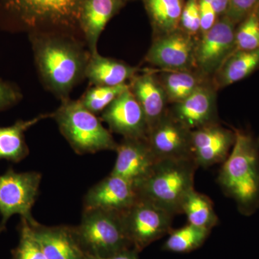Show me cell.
Here are the masks:
<instances>
[{
  "label": "cell",
  "instance_id": "1",
  "mask_svg": "<svg viewBox=\"0 0 259 259\" xmlns=\"http://www.w3.org/2000/svg\"><path fill=\"white\" fill-rule=\"evenodd\" d=\"M40 81L60 100L85 79L90 51L81 37L61 32L29 34Z\"/></svg>",
  "mask_w": 259,
  "mask_h": 259
},
{
  "label": "cell",
  "instance_id": "2",
  "mask_svg": "<svg viewBox=\"0 0 259 259\" xmlns=\"http://www.w3.org/2000/svg\"><path fill=\"white\" fill-rule=\"evenodd\" d=\"M84 0H0V26L28 34L61 32L83 39L79 27ZM85 42V41H84Z\"/></svg>",
  "mask_w": 259,
  "mask_h": 259
},
{
  "label": "cell",
  "instance_id": "3",
  "mask_svg": "<svg viewBox=\"0 0 259 259\" xmlns=\"http://www.w3.org/2000/svg\"><path fill=\"white\" fill-rule=\"evenodd\" d=\"M234 131L236 141L223 163L218 182L240 212L249 216L259 207V143L249 132Z\"/></svg>",
  "mask_w": 259,
  "mask_h": 259
},
{
  "label": "cell",
  "instance_id": "4",
  "mask_svg": "<svg viewBox=\"0 0 259 259\" xmlns=\"http://www.w3.org/2000/svg\"><path fill=\"white\" fill-rule=\"evenodd\" d=\"M197 168L192 158L159 160L151 173L135 186L138 196L175 216L182 214L184 199L194 189Z\"/></svg>",
  "mask_w": 259,
  "mask_h": 259
},
{
  "label": "cell",
  "instance_id": "5",
  "mask_svg": "<svg viewBox=\"0 0 259 259\" xmlns=\"http://www.w3.org/2000/svg\"><path fill=\"white\" fill-rule=\"evenodd\" d=\"M53 118L73 150L78 154L115 151L117 143L102 120L81 102L70 98L61 100Z\"/></svg>",
  "mask_w": 259,
  "mask_h": 259
},
{
  "label": "cell",
  "instance_id": "6",
  "mask_svg": "<svg viewBox=\"0 0 259 259\" xmlns=\"http://www.w3.org/2000/svg\"><path fill=\"white\" fill-rule=\"evenodd\" d=\"M76 241L88 256L107 258L133 249L122 213L101 209H83L81 222L72 226Z\"/></svg>",
  "mask_w": 259,
  "mask_h": 259
},
{
  "label": "cell",
  "instance_id": "7",
  "mask_svg": "<svg viewBox=\"0 0 259 259\" xmlns=\"http://www.w3.org/2000/svg\"><path fill=\"white\" fill-rule=\"evenodd\" d=\"M41 174L36 171L17 172L9 168L0 175V233L6 229L10 218L19 214L32 222V208L39 194Z\"/></svg>",
  "mask_w": 259,
  "mask_h": 259
},
{
  "label": "cell",
  "instance_id": "8",
  "mask_svg": "<svg viewBox=\"0 0 259 259\" xmlns=\"http://www.w3.org/2000/svg\"><path fill=\"white\" fill-rule=\"evenodd\" d=\"M175 215L156 204L139 198L122 213L124 227L133 249L139 253L171 231Z\"/></svg>",
  "mask_w": 259,
  "mask_h": 259
},
{
  "label": "cell",
  "instance_id": "9",
  "mask_svg": "<svg viewBox=\"0 0 259 259\" xmlns=\"http://www.w3.org/2000/svg\"><path fill=\"white\" fill-rule=\"evenodd\" d=\"M236 25L226 15L218 19L208 31L196 40L194 50L195 69L210 79L227 58L236 50Z\"/></svg>",
  "mask_w": 259,
  "mask_h": 259
},
{
  "label": "cell",
  "instance_id": "10",
  "mask_svg": "<svg viewBox=\"0 0 259 259\" xmlns=\"http://www.w3.org/2000/svg\"><path fill=\"white\" fill-rule=\"evenodd\" d=\"M196 40L180 28L156 36L145 61L161 70H196Z\"/></svg>",
  "mask_w": 259,
  "mask_h": 259
},
{
  "label": "cell",
  "instance_id": "11",
  "mask_svg": "<svg viewBox=\"0 0 259 259\" xmlns=\"http://www.w3.org/2000/svg\"><path fill=\"white\" fill-rule=\"evenodd\" d=\"M191 133L171 115L166 112L149 129L148 142L158 161L164 159L192 158Z\"/></svg>",
  "mask_w": 259,
  "mask_h": 259
},
{
  "label": "cell",
  "instance_id": "12",
  "mask_svg": "<svg viewBox=\"0 0 259 259\" xmlns=\"http://www.w3.org/2000/svg\"><path fill=\"white\" fill-rule=\"evenodd\" d=\"M236 141L234 130L226 128L219 122L191 133V153L197 166L202 168L223 163L229 156Z\"/></svg>",
  "mask_w": 259,
  "mask_h": 259
},
{
  "label": "cell",
  "instance_id": "13",
  "mask_svg": "<svg viewBox=\"0 0 259 259\" xmlns=\"http://www.w3.org/2000/svg\"><path fill=\"white\" fill-rule=\"evenodd\" d=\"M101 120L123 139H147L146 115L130 87L102 112Z\"/></svg>",
  "mask_w": 259,
  "mask_h": 259
},
{
  "label": "cell",
  "instance_id": "14",
  "mask_svg": "<svg viewBox=\"0 0 259 259\" xmlns=\"http://www.w3.org/2000/svg\"><path fill=\"white\" fill-rule=\"evenodd\" d=\"M139 199L134 184L110 174L85 194L83 209H101L122 213Z\"/></svg>",
  "mask_w": 259,
  "mask_h": 259
},
{
  "label": "cell",
  "instance_id": "15",
  "mask_svg": "<svg viewBox=\"0 0 259 259\" xmlns=\"http://www.w3.org/2000/svg\"><path fill=\"white\" fill-rule=\"evenodd\" d=\"M115 151L117 158L110 174L125 179L134 186L151 173L158 161L147 139H123Z\"/></svg>",
  "mask_w": 259,
  "mask_h": 259
},
{
  "label": "cell",
  "instance_id": "16",
  "mask_svg": "<svg viewBox=\"0 0 259 259\" xmlns=\"http://www.w3.org/2000/svg\"><path fill=\"white\" fill-rule=\"evenodd\" d=\"M216 90L212 81L202 85L168 112L190 131L218 122Z\"/></svg>",
  "mask_w": 259,
  "mask_h": 259
},
{
  "label": "cell",
  "instance_id": "17",
  "mask_svg": "<svg viewBox=\"0 0 259 259\" xmlns=\"http://www.w3.org/2000/svg\"><path fill=\"white\" fill-rule=\"evenodd\" d=\"M47 259H89L75 238L72 226L28 222Z\"/></svg>",
  "mask_w": 259,
  "mask_h": 259
},
{
  "label": "cell",
  "instance_id": "18",
  "mask_svg": "<svg viewBox=\"0 0 259 259\" xmlns=\"http://www.w3.org/2000/svg\"><path fill=\"white\" fill-rule=\"evenodd\" d=\"M129 87L144 110L149 131L168 112V101L164 90L153 69L136 74L130 81Z\"/></svg>",
  "mask_w": 259,
  "mask_h": 259
},
{
  "label": "cell",
  "instance_id": "19",
  "mask_svg": "<svg viewBox=\"0 0 259 259\" xmlns=\"http://www.w3.org/2000/svg\"><path fill=\"white\" fill-rule=\"evenodd\" d=\"M122 5V0H84L80 15L79 27L90 54L97 51L102 31Z\"/></svg>",
  "mask_w": 259,
  "mask_h": 259
},
{
  "label": "cell",
  "instance_id": "20",
  "mask_svg": "<svg viewBox=\"0 0 259 259\" xmlns=\"http://www.w3.org/2000/svg\"><path fill=\"white\" fill-rule=\"evenodd\" d=\"M139 68L130 66L123 61L105 57L99 54H91L85 72L93 86L115 87L127 83L138 74Z\"/></svg>",
  "mask_w": 259,
  "mask_h": 259
},
{
  "label": "cell",
  "instance_id": "21",
  "mask_svg": "<svg viewBox=\"0 0 259 259\" xmlns=\"http://www.w3.org/2000/svg\"><path fill=\"white\" fill-rule=\"evenodd\" d=\"M166 93L168 103L177 104L190 96L197 89L210 82L197 70H154Z\"/></svg>",
  "mask_w": 259,
  "mask_h": 259
},
{
  "label": "cell",
  "instance_id": "22",
  "mask_svg": "<svg viewBox=\"0 0 259 259\" xmlns=\"http://www.w3.org/2000/svg\"><path fill=\"white\" fill-rule=\"evenodd\" d=\"M259 69V49L235 50L212 78L216 90L226 88L249 76Z\"/></svg>",
  "mask_w": 259,
  "mask_h": 259
},
{
  "label": "cell",
  "instance_id": "23",
  "mask_svg": "<svg viewBox=\"0 0 259 259\" xmlns=\"http://www.w3.org/2000/svg\"><path fill=\"white\" fill-rule=\"evenodd\" d=\"M53 117V113L39 115L30 120H19L12 125L0 127V159L18 163L29 154L25 134L32 126L45 119Z\"/></svg>",
  "mask_w": 259,
  "mask_h": 259
},
{
  "label": "cell",
  "instance_id": "24",
  "mask_svg": "<svg viewBox=\"0 0 259 259\" xmlns=\"http://www.w3.org/2000/svg\"><path fill=\"white\" fill-rule=\"evenodd\" d=\"M156 36L180 28L182 0H144Z\"/></svg>",
  "mask_w": 259,
  "mask_h": 259
},
{
  "label": "cell",
  "instance_id": "25",
  "mask_svg": "<svg viewBox=\"0 0 259 259\" xmlns=\"http://www.w3.org/2000/svg\"><path fill=\"white\" fill-rule=\"evenodd\" d=\"M182 213L186 214L190 224L209 231L218 223L212 201L208 196L197 192L194 189L184 199Z\"/></svg>",
  "mask_w": 259,
  "mask_h": 259
},
{
  "label": "cell",
  "instance_id": "26",
  "mask_svg": "<svg viewBox=\"0 0 259 259\" xmlns=\"http://www.w3.org/2000/svg\"><path fill=\"white\" fill-rule=\"evenodd\" d=\"M210 231L188 224L177 230H171L163 248L175 253H187L197 249L207 239Z\"/></svg>",
  "mask_w": 259,
  "mask_h": 259
},
{
  "label": "cell",
  "instance_id": "27",
  "mask_svg": "<svg viewBox=\"0 0 259 259\" xmlns=\"http://www.w3.org/2000/svg\"><path fill=\"white\" fill-rule=\"evenodd\" d=\"M129 89V83L118 86H93L83 94L79 101L93 113L104 111L117 97Z\"/></svg>",
  "mask_w": 259,
  "mask_h": 259
},
{
  "label": "cell",
  "instance_id": "28",
  "mask_svg": "<svg viewBox=\"0 0 259 259\" xmlns=\"http://www.w3.org/2000/svg\"><path fill=\"white\" fill-rule=\"evenodd\" d=\"M19 233L18 244L12 251V259H47L25 218L20 220Z\"/></svg>",
  "mask_w": 259,
  "mask_h": 259
},
{
  "label": "cell",
  "instance_id": "29",
  "mask_svg": "<svg viewBox=\"0 0 259 259\" xmlns=\"http://www.w3.org/2000/svg\"><path fill=\"white\" fill-rule=\"evenodd\" d=\"M255 9L239 23L238 28H236V50L259 49V19Z\"/></svg>",
  "mask_w": 259,
  "mask_h": 259
},
{
  "label": "cell",
  "instance_id": "30",
  "mask_svg": "<svg viewBox=\"0 0 259 259\" xmlns=\"http://www.w3.org/2000/svg\"><path fill=\"white\" fill-rule=\"evenodd\" d=\"M180 28L194 36L200 32L199 0H188L181 15Z\"/></svg>",
  "mask_w": 259,
  "mask_h": 259
},
{
  "label": "cell",
  "instance_id": "31",
  "mask_svg": "<svg viewBox=\"0 0 259 259\" xmlns=\"http://www.w3.org/2000/svg\"><path fill=\"white\" fill-rule=\"evenodd\" d=\"M259 0H229L226 16L233 23L239 24L256 8Z\"/></svg>",
  "mask_w": 259,
  "mask_h": 259
},
{
  "label": "cell",
  "instance_id": "32",
  "mask_svg": "<svg viewBox=\"0 0 259 259\" xmlns=\"http://www.w3.org/2000/svg\"><path fill=\"white\" fill-rule=\"evenodd\" d=\"M23 97L21 90L17 85L0 79V112L15 106Z\"/></svg>",
  "mask_w": 259,
  "mask_h": 259
},
{
  "label": "cell",
  "instance_id": "33",
  "mask_svg": "<svg viewBox=\"0 0 259 259\" xmlns=\"http://www.w3.org/2000/svg\"><path fill=\"white\" fill-rule=\"evenodd\" d=\"M199 8L201 35L212 28L218 20V14L210 3L206 0H199Z\"/></svg>",
  "mask_w": 259,
  "mask_h": 259
},
{
  "label": "cell",
  "instance_id": "34",
  "mask_svg": "<svg viewBox=\"0 0 259 259\" xmlns=\"http://www.w3.org/2000/svg\"><path fill=\"white\" fill-rule=\"evenodd\" d=\"M89 259H139L138 252L134 249H129L120 253L107 257V258H99V257L88 256Z\"/></svg>",
  "mask_w": 259,
  "mask_h": 259
},
{
  "label": "cell",
  "instance_id": "35",
  "mask_svg": "<svg viewBox=\"0 0 259 259\" xmlns=\"http://www.w3.org/2000/svg\"><path fill=\"white\" fill-rule=\"evenodd\" d=\"M210 3L218 15H224L228 10L229 0H206Z\"/></svg>",
  "mask_w": 259,
  "mask_h": 259
},
{
  "label": "cell",
  "instance_id": "36",
  "mask_svg": "<svg viewBox=\"0 0 259 259\" xmlns=\"http://www.w3.org/2000/svg\"><path fill=\"white\" fill-rule=\"evenodd\" d=\"M256 13L257 15H258V18L259 19V4L258 5V6L256 7Z\"/></svg>",
  "mask_w": 259,
  "mask_h": 259
},
{
  "label": "cell",
  "instance_id": "37",
  "mask_svg": "<svg viewBox=\"0 0 259 259\" xmlns=\"http://www.w3.org/2000/svg\"><path fill=\"white\" fill-rule=\"evenodd\" d=\"M258 143H259V139L258 140Z\"/></svg>",
  "mask_w": 259,
  "mask_h": 259
}]
</instances>
